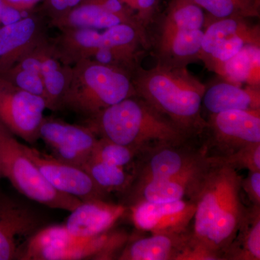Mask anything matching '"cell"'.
I'll list each match as a JSON object with an SVG mask.
<instances>
[{
    "label": "cell",
    "instance_id": "obj_1",
    "mask_svg": "<svg viewBox=\"0 0 260 260\" xmlns=\"http://www.w3.org/2000/svg\"><path fill=\"white\" fill-rule=\"evenodd\" d=\"M209 165L191 200L195 203L189 244L213 251L223 259L249 210L243 204L242 177L234 168L208 157Z\"/></svg>",
    "mask_w": 260,
    "mask_h": 260
},
{
    "label": "cell",
    "instance_id": "obj_2",
    "mask_svg": "<svg viewBox=\"0 0 260 260\" xmlns=\"http://www.w3.org/2000/svg\"><path fill=\"white\" fill-rule=\"evenodd\" d=\"M136 95L170 119L188 137L207 129L202 99L206 85L189 73L187 67L156 62L150 69L140 65L132 75Z\"/></svg>",
    "mask_w": 260,
    "mask_h": 260
},
{
    "label": "cell",
    "instance_id": "obj_3",
    "mask_svg": "<svg viewBox=\"0 0 260 260\" xmlns=\"http://www.w3.org/2000/svg\"><path fill=\"white\" fill-rule=\"evenodd\" d=\"M85 125L97 136L140 150L183 145L189 138L144 99L134 95L88 118Z\"/></svg>",
    "mask_w": 260,
    "mask_h": 260
},
{
    "label": "cell",
    "instance_id": "obj_4",
    "mask_svg": "<svg viewBox=\"0 0 260 260\" xmlns=\"http://www.w3.org/2000/svg\"><path fill=\"white\" fill-rule=\"evenodd\" d=\"M205 20L204 10L191 0H171L149 32L157 62L187 67L199 61Z\"/></svg>",
    "mask_w": 260,
    "mask_h": 260
},
{
    "label": "cell",
    "instance_id": "obj_5",
    "mask_svg": "<svg viewBox=\"0 0 260 260\" xmlns=\"http://www.w3.org/2000/svg\"><path fill=\"white\" fill-rule=\"evenodd\" d=\"M134 95L130 73L88 59L72 66L61 107L89 118Z\"/></svg>",
    "mask_w": 260,
    "mask_h": 260
},
{
    "label": "cell",
    "instance_id": "obj_6",
    "mask_svg": "<svg viewBox=\"0 0 260 260\" xmlns=\"http://www.w3.org/2000/svg\"><path fill=\"white\" fill-rule=\"evenodd\" d=\"M24 144L0 121V173L28 199L49 208L71 212L82 200L56 190L43 177Z\"/></svg>",
    "mask_w": 260,
    "mask_h": 260
},
{
    "label": "cell",
    "instance_id": "obj_7",
    "mask_svg": "<svg viewBox=\"0 0 260 260\" xmlns=\"http://www.w3.org/2000/svg\"><path fill=\"white\" fill-rule=\"evenodd\" d=\"M47 103L0 76V121L29 144L39 139Z\"/></svg>",
    "mask_w": 260,
    "mask_h": 260
},
{
    "label": "cell",
    "instance_id": "obj_8",
    "mask_svg": "<svg viewBox=\"0 0 260 260\" xmlns=\"http://www.w3.org/2000/svg\"><path fill=\"white\" fill-rule=\"evenodd\" d=\"M43 227L36 210L0 191V260L23 259L29 241Z\"/></svg>",
    "mask_w": 260,
    "mask_h": 260
},
{
    "label": "cell",
    "instance_id": "obj_9",
    "mask_svg": "<svg viewBox=\"0 0 260 260\" xmlns=\"http://www.w3.org/2000/svg\"><path fill=\"white\" fill-rule=\"evenodd\" d=\"M39 139L51 149L54 158L83 169L99 138L86 125L44 118L39 129Z\"/></svg>",
    "mask_w": 260,
    "mask_h": 260
},
{
    "label": "cell",
    "instance_id": "obj_10",
    "mask_svg": "<svg viewBox=\"0 0 260 260\" xmlns=\"http://www.w3.org/2000/svg\"><path fill=\"white\" fill-rule=\"evenodd\" d=\"M23 147L44 179L56 190L82 201L104 199L107 193L98 186L82 168L43 153L28 145H24Z\"/></svg>",
    "mask_w": 260,
    "mask_h": 260
},
{
    "label": "cell",
    "instance_id": "obj_11",
    "mask_svg": "<svg viewBox=\"0 0 260 260\" xmlns=\"http://www.w3.org/2000/svg\"><path fill=\"white\" fill-rule=\"evenodd\" d=\"M132 218L135 226L153 234H185L195 212L194 200H181L169 203L138 202L131 205Z\"/></svg>",
    "mask_w": 260,
    "mask_h": 260
},
{
    "label": "cell",
    "instance_id": "obj_12",
    "mask_svg": "<svg viewBox=\"0 0 260 260\" xmlns=\"http://www.w3.org/2000/svg\"><path fill=\"white\" fill-rule=\"evenodd\" d=\"M207 129L214 143L228 155L247 145L260 143V110H232L212 114Z\"/></svg>",
    "mask_w": 260,
    "mask_h": 260
},
{
    "label": "cell",
    "instance_id": "obj_13",
    "mask_svg": "<svg viewBox=\"0 0 260 260\" xmlns=\"http://www.w3.org/2000/svg\"><path fill=\"white\" fill-rule=\"evenodd\" d=\"M208 164V157L205 155L198 164L174 177L130 186L133 189V204L138 202L169 203L186 198L191 200Z\"/></svg>",
    "mask_w": 260,
    "mask_h": 260
},
{
    "label": "cell",
    "instance_id": "obj_14",
    "mask_svg": "<svg viewBox=\"0 0 260 260\" xmlns=\"http://www.w3.org/2000/svg\"><path fill=\"white\" fill-rule=\"evenodd\" d=\"M181 145H159L145 150L131 186L154 179L174 177L204 158L206 153L181 148ZM130 188V187H129Z\"/></svg>",
    "mask_w": 260,
    "mask_h": 260
},
{
    "label": "cell",
    "instance_id": "obj_15",
    "mask_svg": "<svg viewBox=\"0 0 260 260\" xmlns=\"http://www.w3.org/2000/svg\"><path fill=\"white\" fill-rule=\"evenodd\" d=\"M126 211L124 205L107 203L104 199L82 201L70 212L65 226L75 237H95L109 232Z\"/></svg>",
    "mask_w": 260,
    "mask_h": 260
},
{
    "label": "cell",
    "instance_id": "obj_16",
    "mask_svg": "<svg viewBox=\"0 0 260 260\" xmlns=\"http://www.w3.org/2000/svg\"><path fill=\"white\" fill-rule=\"evenodd\" d=\"M44 37L39 19L30 16L0 28V75Z\"/></svg>",
    "mask_w": 260,
    "mask_h": 260
},
{
    "label": "cell",
    "instance_id": "obj_17",
    "mask_svg": "<svg viewBox=\"0 0 260 260\" xmlns=\"http://www.w3.org/2000/svg\"><path fill=\"white\" fill-rule=\"evenodd\" d=\"M260 87L241 85L223 79L206 85L202 108L210 115L232 110H260Z\"/></svg>",
    "mask_w": 260,
    "mask_h": 260
},
{
    "label": "cell",
    "instance_id": "obj_18",
    "mask_svg": "<svg viewBox=\"0 0 260 260\" xmlns=\"http://www.w3.org/2000/svg\"><path fill=\"white\" fill-rule=\"evenodd\" d=\"M189 241V234H153L128 244L120 260H178Z\"/></svg>",
    "mask_w": 260,
    "mask_h": 260
},
{
    "label": "cell",
    "instance_id": "obj_19",
    "mask_svg": "<svg viewBox=\"0 0 260 260\" xmlns=\"http://www.w3.org/2000/svg\"><path fill=\"white\" fill-rule=\"evenodd\" d=\"M52 42L54 54L62 64L73 66L91 59L101 47L102 32L93 29L68 28Z\"/></svg>",
    "mask_w": 260,
    "mask_h": 260
},
{
    "label": "cell",
    "instance_id": "obj_20",
    "mask_svg": "<svg viewBox=\"0 0 260 260\" xmlns=\"http://www.w3.org/2000/svg\"><path fill=\"white\" fill-rule=\"evenodd\" d=\"M120 23L132 25L126 19L108 11L102 5L90 1H85L64 15L51 19L50 23L52 26L60 30L85 28L98 30H105Z\"/></svg>",
    "mask_w": 260,
    "mask_h": 260
},
{
    "label": "cell",
    "instance_id": "obj_21",
    "mask_svg": "<svg viewBox=\"0 0 260 260\" xmlns=\"http://www.w3.org/2000/svg\"><path fill=\"white\" fill-rule=\"evenodd\" d=\"M214 72L237 85L260 87V46H246Z\"/></svg>",
    "mask_w": 260,
    "mask_h": 260
},
{
    "label": "cell",
    "instance_id": "obj_22",
    "mask_svg": "<svg viewBox=\"0 0 260 260\" xmlns=\"http://www.w3.org/2000/svg\"><path fill=\"white\" fill-rule=\"evenodd\" d=\"M80 239L70 234L65 225L43 227L29 241L23 260H55L58 253Z\"/></svg>",
    "mask_w": 260,
    "mask_h": 260
},
{
    "label": "cell",
    "instance_id": "obj_23",
    "mask_svg": "<svg viewBox=\"0 0 260 260\" xmlns=\"http://www.w3.org/2000/svg\"><path fill=\"white\" fill-rule=\"evenodd\" d=\"M260 206L254 205L235 239L224 252L223 259H260Z\"/></svg>",
    "mask_w": 260,
    "mask_h": 260
},
{
    "label": "cell",
    "instance_id": "obj_24",
    "mask_svg": "<svg viewBox=\"0 0 260 260\" xmlns=\"http://www.w3.org/2000/svg\"><path fill=\"white\" fill-rule=\"evenodd\" d=\"M72 66L62 64L54 51L46 57L42 64L41 75L45 90L47 109H61L65 93L69 86Z\"/></svg>",
    "mask_w": 260,
    "mask_h": 260
},
{
    "label": "cell",
    "instance_id": "obj_25",
    "mask_svg": "<svg viewBox=\"0 0 260 260\" xmlns=\"http://www.w3.org/2000/svg\"><path fill=\"white\" fill-rule=\"evenodd\" d=\"M83 169L105 193L127 190L134 179L125 168L93 159H89Z\"/></svg>",
    "mask_w": 260,
    "mask_h": 260
},
{
    "label": "cell",
    "instance_id": "obj_26",
    "mask_svg": "<svg viewBox=\"0 0 260 260\" xmlns=\"http://www.w3.org/2000/svg\"><path fill=\"white\" fill-rule=\"evenodd\" d=\"M208 16L213 18L228 17L259 18L260 0H191Z\"/></svg>",
    "mask_w": 260,
    "mask_h": 260
},
{
    "label": "cell",
    "instance_id": "obj_27",
    "mask_svg": "<svg viewBox=\"0 0 260 260\" xmlns=\"http://www.w3.org/2000/svg\"><path fill=\"white\" fill-rule=\"evenodd\" d=\"M140 153L141 151L138 149L100 138L94 147L90 159L126 168Z\"/></svg>",
    "mask_w": 260,
    "mask_h": 260
},
{
    "label": "cell",
    "instance_id": "obj_28",
    "mask_svg": "<svg viewBox=\"0 0 260 260\" xmlns=\"http://www.w3.org/2000/svg\"><path fill=\"white\" fill-rule=\"evenodd\" d=\"M213 158L235 169H246L251 172L260 171V143L247 145L228 155Z\"/></svg>",
    "mask_w": 260,
    "mask_h": 260
},
{
    "label": "cell",
    "instance_id": "obj_29",
    "mask_svg": "<svg viewBox=\"0 0 260 260\" xmlns=\"http://www.w3.org/2000/svg\"><path fill=\"white\" fill-rule=\"evenodd\" d=\"M0 76L9 80L22 90L42 97L45 100L44 82L42 75L39 73L22 69L14 65Z\"/></svg>",
    "mask_w": 260,
    "mask_h": 260
},
{
    "label": "cell",
    "instance_id": "obj_30",
    "mask_svg": "<svg viewBox=\"0 0 260 260\" xmlns=\"http://www.w3.org/2000/svg\"><path fill=\"white\" fill-rule=\"evenodd\" d=\"M148 34L160 14V0H121ZM150 42V41H149Z\"/></svg>",
    "mask_w": 260,
    "mask_h": 260
},
{
    "label": "cell",
    "instance_id": "obj_31",
    "mask_svg": "<svg viewBox=\"0 0 260 260\" xmlns=\"http://www.w3.org/2000/svg\"><path fill=\"white\" fill-rule=\"evenodd\" d=\"M86 0H45L44 9L51 19L64 15Z\"/></svg>",
    "mask_w": 260,
    "mask_h": 260
},
{
    "label": "cell",
    "instance_id": "obj_32",
    "mask_svg": "<svg viewBox=\"0 0 260 260\" xmlns=\"http://www.w3.org/2000/svg\"><path fill=\"white\" fill-rule=\"evenodd\" d=\"M242 188L253 204L260 206V171H249L248 177L242 180Z\"/></svg>",
    "mask_w": 260,
    "mask_h": 260
},
{
    "label": "cell",
    "instance_id": "obj_33",
    "mask_svg": "<svg viewBox=\"0 0 260 260\" xmlns=\"http://www.w3.org/2000/svg\"><path fill=\"white\" fill-rule=\"evenodd\" d=\"M21 13L23 12L2 4L1 10H0V21L4 25L16 23L22 19Z\"/></svg>",
    "mask_w": 260,
    "mask_h": 260
},
{
    "label": "cell",
    "instance_id": "obj_34",
    "mask_svg": "<svg viewBox=\"0 0 260 260\" xmlns=\"http://www.w3.org/2000/svg\"><path fill=\"white\" fill-rule=\"evenodd\" d=\"M41 0H1L2 4L15 8L19 11L30 10Z\"/></svg>",
    "mask_w": 260,
    "mask_h": 260
},
{
    "label": "cell",
    "instance_id": "obj_35",
    "mask_svg": "<svg viewBox=\"0 0 260 260\" xmlns=\"http://www.w3.org/2000/svg\"><path fill=\"white\" fill-rule=\"evenodd\" d=\"M1 7H2V2H1V0H0V10H1Z\"/></svg>",
    "mask_w": 260,
    "mask_h": 260
},
{
    "label": "cell",
    "instance_id": "obj_36",
    "mask_svg": "<svg viewBox=\"0 0 260 260\" xmlns=\"http://www.w3.org/2000/svg\"><path fill=\"white\" fill-rule=\"evenodd\" d=\"M0 175H1V173H0Z\"/></svg>",
    "mask_w": 260,
    "mask_h": 260
}]
</instances>
